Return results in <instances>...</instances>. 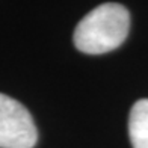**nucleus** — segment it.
<instances>
[{"label":"nucleus","mask_w":148,"mask_h":148,"mask_svg":"<svg viewBox=\"0 0 148 148\" xmlns=\"http://www.w3.org/2000/svg\"><path fill=\"white\" fill-rule=\"evenodd\" d=\"M130 14L119 3H103L86 14L74 30V45L86 55L109 53L125 41Z\"/></svg>","instance_id":"f257e3e1"},{"label":"nucleus","mask_w":148,"mask_h":148,"mask_svg":"<svg viewBox=\"0 0 148 148\" xmlns=\"http://www.w3.org/2000/svg\"><path fill=\"white\" fill-rule=\"evenodd\" d=\"M38 130L30 112L5 94H0V148H33Z\"/></svg>","instance_id":"f03ea898"},{"label":"nucleus","mask_w":148,"mask_h":148,"mask_svg":"<svg viewBox=\"0 0 148 148\" xmlns=\"http://www.w3.org/2000/svg\"><path fill=\"white\" fill-rule=\"evenodd\" d=\"M129 136L133 148H148V98L133 104L129 116Z\"/></svg>","instance_id":"7ed1b4c3"}]
</instances>
